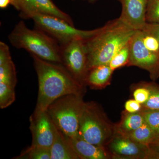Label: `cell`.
<instances>
[{
  "label": "cell",
  "instance_id": "cell-11",
  "mask_svg": "<svg viewBox=\"0 0 159 159\" xmlns=\"http://www.w3.org/2000/svg\"><path fill=\"white\" fill-rule=\"evenodd\" d=\"M35 13L59 18L74 25L70 16L60 9L52 0H26L25 9L20 13V16L28 19L31 18V15Z\"/></svg>",
  "mask_w": 159,
  "mask_h": 159
},
{
  "label": "cell",
  "instance_id": "cell-31",
  "mask_svg": "<svg viewBox=\"0 0 159 159\" xmlns=\"http://www.w3.org/2000/svg\"><path fill=\"white\" fill-rule=\"evenodd\" d=\"M10 4L11 5V0H0L1 9H6Z\"/></svg>",
  "mask_w": 159,
  "mask_h": 159
},
{
  "label": "cell",
  "instance_id": "cell-25",
  "mask_svg": "<svg viewBox=\"0 0 159 159\" xmlns=\"http://www.w3.org/2000/svg\"><path fill=\"white\" fill-rule=\"evenodd\" d=\"M150 89V96L143 105L147 110H159V89L151 87Z\"/></svg>",
  "mask_w": 159,
  "mask_h": 159
},
{
  "label": "cell",
  "instance_id": "cell-21",
  "mask_svg": "<svg viewBox=\"0 0 159 159\" xmlns=\"http://www.w3.org/2000/svg\"><path fill=\"white\" fill-rule=\"evenodd\" d=\"M15 88L0 82V107L6 108L11 105L16 99Z\"/></svg>",
  "mask_w": 159,
  "mask_h": 159
},
{
  "label": "cell",
  "instance_id": "cell-18",
  "mask_svg": "<svg viewBox=\"0 0 159 159\" xmlns=\"http://www.w3.org/2000/svg\"><path fill=\"white\" fill-rule=\"evenodd\" d=\"M0 82L15 87L17 78L15 66L12 60L0 65Z\"/></svg>",
  "mask_w": 159,
  "mask_h": 159
},
{
  "label": "cell",
  "instance_id": "cell-3",
  "mask_svg": "<svg viewBox=\"0 0 159 159\" xmlns=\"http://www.w3.org/2000/svg\"><path fill=\"white\" fill-rule=\"evenodd\" d=\"M8 39L16 48L25 49L31 55L62 64L61 47L57 41L40 29H29L23 21L16 25Z\"/></svg>",
  "mask_w": 159,
  "mask_h": 159
},
{
  "label": "cell",
  "instance_id": "cell-26",
  "mask_svg": "<svg viewBox=\"0 0 159 159\" xmlns=\"http://www.w3.org/2000/svg\"><path fill=\"white\" fill-rule=\"evenodd\" d=\"M150 94V88H139L134 92V97L135 100L141 104H144L148 100Z\"/></svg>",
  "mask_w": 159,
  "mask_h": 159
},
{
  "label": "cell",
  "instance_id": "cell-5",
  "mask_svg": "<svg viewBox=\"0 0 159 159\" xmlns=\"http://www.w3.org/2000/svg\"><path fill=\"white\" fill-rule=\"evenodd\" d=\"M30 19L33 20L37 29L58 41L61 45L76 39L86 40L93 36L98 30V29L80 30L59 18L39 13L32 14Z\"/></svg>",
  "mask_w": 159,
  "mask_h": 159
},
{
  "label": "cell",
  "instance_id": "cell-8",
  "mask_svg": "<svg viewBox=\"0 0 159 159\" xmlns=\"http://www.w3.org/2000/svg\"><path fill=\"white\" fill-rule=\"evenodd\" d=\"M130 56L128 66L146 70L152 79L159 77V56L146 48L142 40L141 30H136L129 41Z\"/></svg>",
  "mask_w": 159,
  "mask_h": 159
},
{
  "label": "cell",
  "instance_id": "cell-32",
  "mask_svg": "<svg viewBox=\"0 0 159 159\" xmlns=\"http://www.w3.org/2000/svg\"><path fill=\"white\" fill-rule=\"evenodd\" d=\"M151 145H152L154 150L157 153L159 154V138L157 139Z\"/></svg>",
  "mask_w": 159,
  "mask_h": 159
},
{
  "label": "cell",
  "instance_id": "cell-29",
  "mask_svg": "<svg viewBox=\"0 0 159 159\" xmlns=\"http://www.w3.org/2000/svg\"><path fill=\"white\" fill-rule=\"evenodd\" d=\"M142 30L150 32L154 34L159 40V23L147 22Z\"/></svg>",
  "mask_w": 159,
  "mask_h": 159
},
{
  "label": "cell",
  "instance_id": "cell-17",
  "mask_svg": "<svg viewBox=\"0 0 159 159\" xmlns=\"http://www.w3.org/2000/svg\"><path fill=\"white\" fill-rule=\"evenodd\" d=\"M145 122V119L142 113H130L123 119L120 128L124 134H128L136 130Z\"/></svg>",
  "mask_w": 159,
  "mask_h": 159
},
{
  "label": "cell",
  "instance_id": "cell-9",
  "mask_svg": "<svg viewBox=\"0 0 159 159\" xmlns=\"http://www.w3.org/2000/svg\"><path fill=\"white\" fill-rule=\"evenodd\" d=\"M32 134L31 145L51 148L56 136L57 127L47 111L35 108L30 118Z\"/></svg>",
  "mask_w": 159,
  "mask_h": 159
},
{
  "label": "cell",
  "instance_id": "cell-24",
  "mask_svg": "<svg viewBox=\"0 0 159 159\" xmlns=\"http://www.w3.org/2000/svg\"><path fill=\"white\" fill-rule=\"evenodd\" d=\"M146 19L148 23H159V0H148Z\"/></svg>",
  "mask_w": 159,
  "mask_h": 159
},
{
  "label": "cell",
  "instance_id": "cell-20",
  "mask_svg": "<svg viewBox=\"0 0 159 159\" xmlns=\"http://www.w3.org/2000/svg\"><path fill=\"white\" fill-rule=\"evenodd\" d=\"M129 56L130 49L129 42L117 51L111 59L109 65L113 70H115L116 69L128 65L129 62Z\"/></svg>",
  "mask_w": 159,
  "mask_h": 159
},
{
  "label": "cell",
  "instance_id": "cell-7",
  "mask_svg": "<svg viewBox=\"0 0 159 159\" xmlns=\"http://www.w3.org/2000/svg\"><path fill=\"white\" fill-rule=\"evenodd\" d=\"M62 64L81 84L85 83L88 73L85 40L76 39L61 45Z\"/></svg>",
  "mask_w": 159,
  "mask_h": 159
},
{
  "label": "cell",
  "instance_id": "cell-13",
  "mask_svg": "<svg viewBox=\"0 0 159 159\" xmlns=\"http://www.w3.org/2000/svg\"><path fill=\"white\" fill-rule=\"evenodd\" d=\"M51 150V159H79L68 137L57 128Z\"/></svg>",
  "mask_w": 159,
  "mask_h": 159
},
{
  "label": "cell",
  "instance_id": "cell-19",
  "mask_svg": "<svg viewBox=\"0 0 159 159\" xmlns=\"http://www.w3.org/2000/svg\"><path fill=\"white\" fill-rule=\"evenodd\" d=\"M15 159H51L50 148L31 145Z\"/></svg>",
  "mask_w": 159,
  "mask_h": 159
},
{
  "label": "cell",
  "instance_id": "cell-22",
  "mask_svg": "<svg viewBox=\"0 0 159 159\" xmlns=\"http://www.w3.org/2000/svg\"><path fill=\"white\" fill-rule=\"evenodd\" d=\"M142 41L146 48L159 56V40L154 34L145 30H141Z\"/></svg>",
  "mask_w": 159,
  "mask_h": 159
},
{
  "label": "cell",
  "instance_id": "cell-30",
  "mask_svg": "<svg viewBox=\"0 0 159 159\" xmlns=\"http://www.w3.org/2000/svg\"><path fill=\"white\" fill-rule=\"evenodd\" d=\"M11 5L21 13L25 9L26 0H11Z\"/></svg>",
  "mask_w": 159,
  "mask_h": 159
},
{
  "label": "cell",
  "instance_id": "cell-33",
  "mask_svg": "<svg viewBox=\"0 0 159 159\" xmlns=\"http://www.w3.org/2000/svg\"><path fill=\"white\" fill-rule=\"evenodd\" d=\"M84 1H88V2H94L97 1V0H84Z\"/></svg>",
  "mask_w": 159,
  "mask_h": 159
},
{
  "label": "cell",
  "instance_id": "cell-1",
  "mask_svg": "<svg viewBox=\"0 0 159 159\" xmlns=\"http://www.w3.org/2000/svg\"><path fill=\"white\" fill-rule=\"evenodd\" d=\"M31 56L39 83L36 108L47 111L52 102L60 97L70 94L81 95L83 84L62 64Z\"/></svg>",
  "mask_w": 159,
  "mask_h": 159
},
{
  "label": "cell",
  "instance_id": "cell-27",
  "mask_svg": "<svg viewBox=\"0 0 159 159\" xmlns=\"http://www.w3.org/2000/svg\"><path fill=\"white\" fill-rule=\"evenodd\" d=\"M12 60L9 46L3 42H0V65Z\"/></svg>",
  "mask_w": 159,
  "mask_h": 159
},
{
  "label": "cell",
  "instance_id": "cell-28",
  "mask_svg": "<svg viewBox=\"0 0 159 159\" xmlns=\"http://www.w3.org/2000/svg\"><path fill=\"white\" fill-rule=\"evenodd\" d=\"M125 110L129 113L139 112L141 109V104L135 99H130L125 103Z\"/></svg>",
  "mask_w": 159,
  "mask_h": 159
},
{
  "label": "cell",
  "instance_id": "cell-2",
  "mask_svg": "<svg viewBox=\"0 0 159 159\" xmlns=\"http://www.w3.org/2000/svg\"><path fill=\"white\" fill-rule=\"evenodd\" d=\"M136 31L119 18L98 28L95 34L85 40L89 70L97 66L109 65L117 51L129 42Z\"/></svg>",
  "mask_w": 159,
  "mask_h": 159
},
{
  "label": "cell",
  "instance_id": "cell-15",
  "mask_svg": "<svg viewBox=\"0 0 159 159\" xmlns=\"http://www.w3.org/2000/svg\"><path fill=\"white\" fill-rule=\"evenodd\" d=\"M113 71L109 65L94 67L89 70L85 83L93 88L102 87L108 83Z\"/></svg>",
  "mask_w": 159,
  "mask_h": 159
},
{
  "label": "cell",
  "instance_id": "cell-4",
  "mask_svg": "<svg viewBox=\"0 0 159 159\" xmlns=\"http://www.w3.org/2000/svg\"><path fill=\"white\" fill-rule=\"evenodd\" d=\"M85 102L81 95L70 94L58 98L47 111L56 127L71 139L78 137L80 119Z\"/></svg>",
  "mask_w": 159,
  "mask_h": 159
},
{
  "label": "cell",
  "instance_id": "cell-6",
  "mask_svg": "<svg viewBox=\"0 0 159 159\" xmlns=\"http://www.w3.org/2000/svg\"><path fill=\"white\" fill-rule=\"evenodd\" d=\"M108 126L96 104L85 103L80 119L78 137L102 146L108 139Z\"/></svg>",
  "mask_w": 159,
  "mask_h": 159
},
{
  "label": "cell",
  "instance_id": "cell-14",
  "mask_svg": "<svg viewBox=\"0 0 159 159\" xmlns=\"http://www.w3.org/2000/svg\"><path fill=\"white\" fill-rule=\"evenodd\" d=\"M68 138L80 159L107 158V154L102 146L91 144L79 137L74 139H71L69 137Z\"/></svg>",
  "mask_w": 159,
  "mask_h": 159
},
{
  "label": "cell",
  "instance_id": "cell-23",
  "mask_svg": "<svg viewBox=\"0 0 159 159\" xmlns=\"http://www.w3.org/2000/svg\"><path fill=\"white\" fill-rule=\"evenodd\" d=\"M142 114L145 122L152 129L158 139L159 137V110H147Z\"/></svg>",
  "mask_w": 159,
  "mask_h": 159
},
{
  "label": "cell",
  "instance_id": "cell-10",
  "mask_svg": "<svg viewBox=\"0 0 159 159\" xmlns=\"http://www.w3.org/2000/svg\"><path fill=\"white\" fill-rule=\"evenodd\" d=\"M122 5L119 18L135 30H141L147 21L146 11L148 0H118Z\"/></svg>",
  "mask_w": 159,
  "mask_h": 159
},
{
  "label": "cell",
  "instance_id": "cell-34",
  "mask_svg": "<svg viewBox=\"0 0 159 159\" xmlns=\"http://www.w3.org/2000/svg\"><path fill=\"white\" fill-rule=\"evenodd\" d=\"M158 138H159V137H158Z\"/></svg>",
  "mask_w": 159,
  "mask_h": 159
},
{
  "label": "cell",
  "instance_id": "cell-16",
  "mask_svg": "<svg viewBox=\"0 0 159 159\" xmlns=\"http://www.w3.org/2000/svg\"><path fill=\"white\" fill-rule=\"evenodd\" d=\"M125 137L137 143L147 145H151L157 139L156 134L145 122L136 130L125 134Z\"/></svg>",
  "mask_w": 159,
  "mask_h": 159
},
{
  "label": "cell",
  "instance_id": "cell-12",
  "mask_svg": "<svg viewBox=\"0 0 159 159\" xmlns=\"http://www.w3.org/2000/svg\"><path fill=\"white\" fill-rule=\"evenodd\" d=\"M148 145H143L132 141L126 137L115 138L111 147L115 153L125 157H138L146 154Z\"/></svg>",
  "mask_w": 159,
  "mask_h": 159
}]
</instances>
